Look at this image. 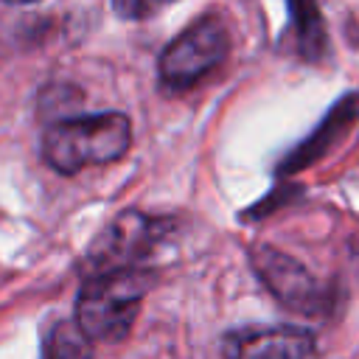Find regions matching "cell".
I'll use <instances>...</instances> for the list:
<instances>
[{
  "mask_svg": "<svg viewBox=\"0 0 359 359\" xmlns=\"http://www.w3.org/2000/svg\"><path fill=\"white\" fill-rule=\"evenodd\" d=\"M359 121V93H351V95H342L331 109L328 115L317 123V129L283 160V171H297V168H306L311 163H317L320 157H325L351 129L353 123Z\"/></svg>",
  "mask_w": 359,
  "mask_h": 359,
  "instance_id": "cell-7",
  "label": "cell"
},
{
  "mask_svg": "<svg viewBox=\"0 0 359 359\" xmlns=\"http://www.w3.org/2000/svg\"><path fill=\"white\" fill-rule=\"evenodd\" d=\"M112 11L123 20H146L151 14H157L168 0H109Z\"/></svg>",
  "mask_w": 359,
  "mask_h": 359,
  "instance_id": "cell-10",
  "label": "cell"
},
{
  "mask_svg": "<svg viewBox=\"0 0 359 359\" xmlns=\"http://www.w3.org/2000/svg\"><path fill=\"white\" fill-rule=\"evenodd\" d=\"M230 50L227 28L219 17H202L174 36L160 56V81L168 90H188L216 70Z\"/></svg>",
  "mask_w": 359,
  "mask_h": 359,
  "instance_id": "cell-3",
  "label": "cell"
},
{
  "mask_svg": "<svg viewBox=\"0 0 359 359\" xmlns=\"http://www.w3.org/2000/svg\"><path fill=\"white\" fill-rule=\"evenodd\" d=\"M165 233H168L165 219H154L140 210H123L104 227V233L87 250V266H90L87 272L98 275V272L140 266V261L154 252V247L163 241Z\"/></svg>",
  "mask_w": 359,
  "mask_h": 359,
  "instance_id": "cell-4",
  "label": "cell"
},
{
  "mask_svg": "<svg viewBox=\"0 0 359 359\" xmlns=\"http://www.w3.org/2000/svg\"><path fill=\"white\" fill-rule=\"evenodd\" d=\"M224 359H314L311 331L297 325H244L222 339Z\"/></svg>",
  "mask_w": 359,
  "mask_h": 359,
  "instance_id": "cell-6",
  "label": "cell"
},
{
  "mask_svg": "<svg viewBox=\"0 0 359 359\" xmlns=\"http://www.w3.org/2000/svg\"><path fill=\"white\" fill-rule=\"evenodd\" d=\"M151 286H154V272L146 266L90 275L76 300L79 328L95 342L123 339L132 331L140 303Z\"/></svg>",
  "mask_w": 359,
  "mask_h": 359,
  "instance_id": "cell-2",
  "label": "cell"
},
{
  "mask_svg": "<svg viewBox=\"0 0 359 359\" xmlns=\"http://www.w3.org/2000/svg\"><path fill=\"white\" fill-rule=\"evenodd\" d=\"M6 3H14V6H28V3H36V0H6Z\"/></svg>",
  "mask_w": 359,
  "mask_h": 359,
  "instance_id": "cell-11",
  "label": "cell"
},
{
  "mask_svg": "<svg viewBox=\"0 0 359 359\" xmlns=\"http://www.w3.org/2000/svg\"><path fill=\"white\" fill-rule=\"evenodd\" d=\"M90 337L79 328V323H56L45 339V359H93Z\"/></svg>",
  "mask_w": 359,
  "mask_h": 359,
  "instance_id": "cell-9",
  "label": "cell"
},
{
  "mask_svg": "<svg viewBox=\"0 0 359 359\" xmlns=\"http://www.w3.org/2000/svg\"><path fill=\"white\" fill-rule=\"evenodd\" d=\"M132 146V123L121 112L62 118L42 137V157L59 174L121 160Z\"/></svg>",
  "mask_w": 359,
  "mask_h": 359,
  "instance_id": "cell-1",
  "label": "cell"
},
{
  "mask_svg": "<svg viewBox=\"0 0 359 359\" xmlns=\"http://www.w3.org/2000/svg\"><path fill=\"white\" fill-rule=\"evenodd\" d=\"M289 17L294 25L297 48L306 59L317 62L325 50V22L314 0H289Z\"/></svg>",
  "mask_w": 359,
  "mask_h": 359,
  "instance_id": "cell-8",
  "label": "cell"
},
{
  "mask_svg": "<svg viewBox=\"0 0 359 359\" xmlns=\"http://www.w3.org/2000/svg\"><path fill=\"white\" fill-rule=\"evenodd\" d=\"M252 266L261 278V283L272 292V297L286 306L289 311L306 314V317H317L328 309V294L325 289L317 283V278L292 255L269 247V244H258L252 250Z\"/></svg>",
  "mask_w": 359,
  "mask_h": 359,
  "instance_id": "cell-5",
  "label": "cell"
}]
</instances>
